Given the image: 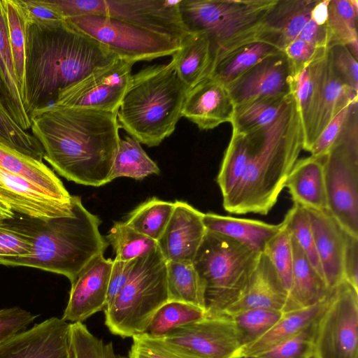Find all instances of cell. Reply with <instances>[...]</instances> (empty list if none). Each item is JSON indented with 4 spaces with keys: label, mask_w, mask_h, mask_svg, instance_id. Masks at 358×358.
Returning a JSON list of instances; mask_svg holds the SVG:
<instances>
[{
    "label": "cell",
    "mask_w": 358,
    "mask_h": 358,
    "mask_svg": "<svg viewBox=\"0 0 358 358\" xmlns=\"http://www.w3.org/2000/svg\"><path fill=\"white\" fill-rule=\"evenodd\" d=\"M284 220L289 232L298 245L317 273L324 279L315 249L310 218L306 209L299 204L294 203L292 207L286 213Z\"/></svg>",
    "instance_id": "obj_46"
},
{
    "label": "cell",
    "mask_w": 358,
    "mask_h": 358,
    "mask_svg": "<svg viewBox=\"0 0 358 358\" xmlns=\"http://www.w3.org/2000/svg\"><path fill=\"white\" fill-rule=\"evenodd\" d=\"M329 299L310 307L283 313L268 331L243 348L241 358H252L302 330L321 315Z\"/></svg>",
    "instance_id": "obj_31"
},
{
    "label": "cell",
    "mask_w": 358,
    "mask_h": 358,
    "mask_svg": "<svg viewBox=\"0 0 358 358\" xmlns=\"http://www.w3.org/2000/svg\"><path fill=\"white\" fill-rule=\"evenodd\" d=\"M1 2L15 74L23 99L25 85V45L29 22L18 0H1Z\"/></svg>",
    "instance_id": "obj_37"
},
{
    "label": "cell",
    "mask_w": 358,
    "mask_h": 358,
    "mask_svg": "<svg viewBox=\"0 0 358 358\" xmlns=\"http://www.w3.org/2000/svg\"><path fill=\"white\" fill-rule=\"evenodd\" d=\"M65 21L119 59L134 63L172 55L179 48L178 43L165 36L106 16L87 15Z\"/></svg>",
    "instance_id": "obj_11"
},
{
    "label": "cell",
    "mask_w": 358,
    "mask_h": 358,
    "mask_svg": "<svg viewBox=\"0 0 358 358\" xmlns=\"http://www.w3.org/2000/svg\"><path fill=\"white\" fill-rule=\"evenodd\" d=\"M329 0H318L310 13V19L319 25L327 23Z\"/></svg>",
    "instance_id": "obj_57"
},
{
    "label": "cell",
    "mask_w": 358,
    "mask_h": 358,
    "mask_svg": "<svg viewBox=\"0 0 358 358\" xmlns=\"http://www.w3.org/2000/svg\"><path fill=\"white\" fill-rule=\"evenodd\" d=\"M262 252L271 262L288 295L292 280L293 248L292 236L285 220L280 231L267 242Z\"/></svg>",
    "instance_id": "obj_42"
},
{
    "label": "cell",
    "mask_w": 358,
    "mask_h": 358,
    "mask_svg": "<svg viewBox=\"0 0 358 358\" xmlns=\"http://www.w3.org/2000/svg\"><path fill=\"white\" fill-rule=\"evenodd\" d=\"M168 301L166 261L156 246L135 259L126 285L103 310L105 324L122 338L143 334L157 310Z\"/></svg>",
    "instance_id": "obj_8"
},
{
    "label": "cell",
    "mask_w": 358,
    "mask_h": 358,
    "mask_svg": "<svg viewBox=\"0 0 358 358\" xmlns=\"http://www.w3.org/2000/svg\"><path fill=\"white\" fill-rule=\"evenodd\" d=\"M70 346L73 358H127L115 352L112 342L95 336L83 322L70 323Z\"/></svg>",
    "instance_id": "obj_45"
},
{
    "label": "cell",
    "mask_w": 358,
    "mask_h": 358,
    "mask_svg": "<svg viewBox=\"0 0 358 358\" xmlns=\"http://www.w3.org/2000/svg\"><path fill=\"white\" fill-rule=\"evenodd\" d=\"M174 208V202L152 197L130 212L124 221L141 234L157 242Z\"/></svg>",
    "instance_id": "obj_38"
},
{
    "label": "cell",
    "mask_w": 358,
    "mask_h": 358,
    "mask_svg": "<svg viewBox=\"0 0 358 358\" xmlns=\"http://www.w3.org/2000/svg\"><path fill=\"white\" fill-rule=\"evenodd\" d=\"M118 57L65 20L53 27L29 24L25 45L23 105L29 118L62 90Z\"/></svg>",
    "instance_id": "obj_3"
},
{
    "label": "cell",
    "mask_w": 358,
    "mask_h": 358,
    "mask_svg": "<svg viewBox=\"0 0 358 358\" xmlns=\"http://www.w3.org/2000/svg\"><path fill=\"white\" fill-rule=\"evenodd\" d=\"M0 201L15 213L39 219L71 215V201L64 202L26 179L0 167Z\"/></svg>",
    "instance_id": "obj_19"
},
{
    "label": "cell",
    "mask_w": 358,
    "mask_h": 358,
    "mask_svg": "<svg viewBox=\"0 0 358 358\" xmlns=\"http://www.w3.org/2000/svg\"><path fill=\"white\" fill-rule=\"evenodd\" d=\"M287 296L271 262L262 252L243 294L222 315L229 316L250 308H271L283 312Z\"/></svg>",
    "instance_id": "obj_23"
},
{
    "label": "cell",
    "mask_w": 358,
    "mask_h": 358,
    "mask_svg": "<svg viewBox=\"0 0 358 358\" xmlns=\"http://www.w3.org/2000/svg\"><path fill=\"white\" fill-rule=\"evenodd\" d=\"M357 20V0H329L327 21L329 46L346 45L356 59L358 55Z\"/></svg>",
    "instance_id": "obj_34"
},
{
    "label": "cell",
    "mask_w": 358,
    "mask_h": 358,
    "mask_svg": "<svg viewBox=\"0 0 358 358\" xmlns=\"http://www.w3.org/2000/svg\"><path fill=\"white\" fill-rule=\"evenodd\" d=\"M261 253L206 230L192 262L205 291L206 315H222L242 296Z\"/></svg>",
    "instance_id": "obj_7"
},
{
    "label": "cell",
    "mask_w": 358,
    "mask_h": 358,
    "mask_svg": "<svg viewBox=\"0 0 358 358\" xmlns=\"http://www.w3.org/2000/svg\"><path fill=\"white\" fill-rule=\"evenodd\" d=\"M205 316L204 310L192 305L168 301L157 310L143 334L152 338L162 337L178 327Z\"/></svg>",
    "instance_id": "obj_39"
},
{
    "label": "cell",
    "mask_w": 358,
    "mask_h": 358,
    "mask_svg": "<svg viewBox=\"0 0 358 358\" xmlns=\"http://www.w3.org/2000/svg\"><path fill=\"white\" fill-rule=\"evenodd\" d=\"M291 94L260 98L235 106L230 122L232 131L248 134L268 126L276 119Z\"/></svg>",
    "instance_id": "obj_33"
},
{
    "label": "cell",
    "mask_w": 358,
    "mask_h": 358,
    "mask_svg": "<svg viewBox=\"0 0 358 358\" xmlns=\"http://www.w3.org/2000/svg\"><path fill=\"white\" fill-rule=\"evenodd\" d=\"M159 173L157 164L147 155L137 140L130 136L120 138L111 171V181L120 177L141 180Z\"/></svg>",
    "instance_id": "obj_36"
},
{
    "label": "cell",
    "mask_w": 358,
    "mask_h": 358,
    "mask_svg": "<svg viewBox=\"0 0 358 358\" xmlns=\"http://www.w3.org/2000/svg\"><path fill=\"white\" fill-rule=\"evenodd\" d=\"M0 101L12 118L24 130L31 129L9 45L7 26L0 0Z\"/></svg>",
    "instance_id": "obj_30"
},
{
    "label": "cell",
    "mask_w": 358,
    "mask_h": 358,
    "mask_svg": "<svg viewBox=\"0 0 358 358\" xmlns=\"http://www.w3.org/2000/svg\"><path fill=\"white\" fill-rule=\"evenodd\" d=\"M278 1L180 0V11L188 31L207 35L213 69L236 49L259 41L266 16Z\"/></svg>",
    "instance_id": "obj_6"
},
{
    "label": "cell",
    "mask_w": 358,
    "mask_h": 358,
    "mask_svg": "<svg viewBox=\"0 0 358 358\" xmlns=\"http://www.w3.org/2000/svg\"><path fill=\"white\" fill-rule=\"evenodd\" d=\"M297 38L317 48L327 49L330 45V37L327 23L319 25L310 18Z\"/></svg>",
    "instance_id": "obj_56"
},
{
    "label": "cell",
    "mask_w": 358,
    "mask_h": 358,
    "mask_svg": "<svg viewBox=\"0 0 358 358\" xmlns=\"http://www.w3.org/2000/svg\"><path fill=\"white\" fill-rule=\"evenodd\" d=\"M293 78L283 51L269 56L226 86L235 106L292 94Z\"/></svg>",
    "instance_id": "obj_16"
},
{
    "label": "cell",
    "mask_w": 358,
    "mask_h": 358,
    "mask_svg": "<svg viewBox=\"0 0 358 358\" xmlns=\"http://www.w3.org/2000/svg\"><path fill=\"white\" fill-rule=\"evenodd\" d=\"M328 49L315 48L298 38L289 43L283 52L287 58L292 78L296 77L305 67L327 52Z\"/></svg>",
    "instance_id": "obj_50"
},
{
    "label": "cell",
    "mask_w": 358,
    "mask_h": 358,
    "mask_svg": "<svg viewBox=\"0 0 358 358\" xmlns=\"http://www.w3.org/2000/svg\"><path fill=\"white\" fill-rule=\"evenodd\" d=\"M343 280L358 290V238L348 235L343 261Z\"/></svg>",
    "instance_id": "obj_55"
},
{
    "label": "cell",
    "mask_w": 358,
    "mask_h": 358,
    "mask_svg": "<svg viewBox=\"0 0 358 358\" xmlns=\"http://www.w3.org/2000/svg\"><path fill=\"white\" fill-rule=\"evenodd\" d=\"M132 338L128 358H180L145 334Z\"/></svg>",
    "instance_id": "obj_53"
},
{
    "label": "cell",
    "mask_w": 358,
    "mask_h": 358,
    "mask_svg": "<svg viewBox=\"0 0 358 358\" xmlns=\"http://www.w3.org/2000/svg\"><path fill=\"white\" fill-rule=\"evenodd\" d=\"M113 260L103 254L92 259L71 283L69 298L62 319L67 322H83L105 309Z\"/></svg>",
    "instance_id": "obj_17"
},
{
    "label": "cell",
    "mask_w": 358,
    "mask_h": 358,
    "mask_svg": "<svg viewBox=\"0 0 358 358\" xmlns=\"http://www.w3.org/2000/svg\"><path fill=\"white\" fill-rule=\"evenodd\" d=\"M234 108L227 87L208 76L189 90L181 115L201 130H209L231 122Z\"/></svg>",
    "instance_id": "obj_20"
},
{
    "label": "cell",
    "mask_w": 358,
    "mask_h": 358,
    "mask_svg": "<svg viewBox=\"0 0 358 358\" xmlns=\"http://www.w3.org/2000/svg\"><path fill=\"white\" fill-rule=\"evenodd\" d=\"M169 301L185 303L206 312L204 288L192 263L166 262Z\"/></svg>",
    "instance_id": "obj_35"
},
{
    "label": "cell",
    "mask_w": 358,
    "mask_h": 358,
    "mask_svg": "<svg viewBox=\"0 0 358 358\" xmlns=\"http://www.w3.org/2000/svg\"><path fill=\"white\" fill-rule=\"evenodd\" d=\"M203 214L187 202H174L171 218L157 241L166 262L192 263L206 233Z\"/></svg>",
    "instance_id": "obj_18"
},
{
    "label": "cell",
    "mask_w": 358,
    "mask_h": 358,
    "mask_svg": "<svg viewBox=\"0 0 358 358\" xmlns=\"http://www.w3.org/2000/svg\"><path fill=\"white\" fill-rule=\"evenodd\" d=\"M71 358H73V356H72V355H71Z\"/></svg>",
    "instance_id": "obj_59"
},
{
    "label": "cell",
    "mask_w": 358,
    "mask_h": 358,
    "mask_svg": "<svg viewBox=\"0 0 358 358\" xmlns=\"http://www.w3.org/2000/svg\"><path fill=\"white\" fill-rule=\"evenodd\" d=\"M153 338L180 358H241L236 327L226 315H206Z\"/></svg>",
    "instance_id": "obj_12"
},
{
    "label": "cell",
    "mask_w": 358,
    "mask_h": 358,
    "mask_svg": "<svg viewBox=\"0 0 358 358\" xmlns=\"http://www.w3.org/2000/svg\"><path fill=\"white\" fill-rule=\"evenodd\" d=\"M324 157L310 155L297 160L285 184L294 203L306 209L327 210Z\"/></svg>",
    "instance_id": "obj_25"
},
{
    "label": "cell",
    "mask_w": 358,
    "mask_h": 358,
    "mask_svg": "<svg viewBox=\"0 0 358 358\" xmlns=\"http://www.w3.org/2000/svg\"><path fill=\"white\" fill-rule=\"evenodd\" d=\"M203 222L207 231L229 237L248 248L262 252L267 242L281 229L278 224L262 221L204 213Z\"/></svg>",
    "instance_id": "obj_27"
},
{
    "label": "cell",
    "mask_w": 358,
    "mask_h": 358,
    "mask_svg": "<svg viewBox=\"0 0 358 358\" xmlns=\"http://www.w3.org/2000/svg\"><path fill=\"white\" fill-rule=\"evenodd\" d=\"M43 159L77 184L100 187L110 182L120 137L117 112L56 106L30 117Z\"/></svg>",
    "instance_id": "obj_2"
},
{
    "label": "cell",
    "mask_w": 358,
    "mask_h": 358,
    "mask_svg": "<svg viewBox=\"0 0 358 358\" xmlns=\"http://www.w3.org/2000/svg\"><path fill=\"white\" fill-rule=\"evenodd\" d=\"M70 322L50 317L0 343V358H71Z\"/></svg>",
    "instance_id": "obj_15"
},
{
    "label": "cell",
    "mask_w": 358,
    "mask_h": 358,
    "mask_svg": "<svg viewBox=\"0 0 358 358\" xmlns=\"http://www.w3.org/2000/svg\"><path fill=\"white\" fill-rule=\"evenodd\" d=\"M0 143L27 156L43 161L44 151L40 142L12 118L1 101Z\"/></svg>",
    "instance_id": "obj_44"
},
{
    "label": "cell",
    "mask_w": 358,
    "mask_h": 358,
    "mask_svg": "<svg viewBox=\"0 0 358 358\" xmlns=\"http://www.w3.org/2000/svg\"><path fill=\"white\" fill-rule=\"evenodd\" d=\"M29 24L41 27H53L62 24L64 19L45 0H18Z\"/></svg>",
    "instance_id": "obj_51"
},
{
    "label": "cell",
    "mask_w": 358,
    "mask_h": 358,
    "mask_svg": "<svg viewBox=\"0 0 358 358\" xmlns=\"http://www.w3.org/2000/svg\"><path fill=\"white\" fill-rule=\"evenodd\" d=\"M292 248V280L283 313L315 305L331 292L293 237Z\"/></svg>",
    "instance_id": "obj_26"
},
{
    "label": "cell",
    "mask_w": 358,
    "mask_h": 358,
    "mask_svg": "<svg viewBox=\"0 0 358 358\" xmlns=\"http://www.w3.org/2000/svg\"><path fill=\"white\" fill-rule=\"evenodd\" d=\"M38 315L15 306L0 310V343L25 331Z\"/></svg>",
    "instance_id": "obj_49"
},
{
    "label": "cell",
    "mask_w": 358,
    "mask_h": 358,
    "mask_svg": "<svg viewBox=\"0 0 358 358\" xmlns=\"http://www.w3.org/2000/svg\"><path fill=\"white\" fill-rule=\"evenodd\" d=\"M282 314V311L275 309L250 308L240 311L229 315V317L234 322L239 340L243 348L268 331L278 321Z\"/></svg>",
    "instance_id": "obj_41"
},
{
    "label": "cell",
    "mask_w": 358,
    "mask_h": 358,
    "mask_svg": "<svg viewBox=\"0 0 358 358\" xmlns=\"http://www.w3.org/2000/svg\"><path fill=\"white\" fill-rule=\"evenodd\" d=\"M71 215L39 219L15 213L6 220L30 241L29 254L0 257V264L38 268L66 277L71 284L94 257L103 254L108 243L99 231L100 219L71 196Z\"/></svg>",
    "instance_id": "obj_4"
},
{
    "label": "cell",
    "mask_w": 358,
    "mask_h": 358,
    "mask_svg": "<svg viewBox=\"0 0 358 358\" xmlns=\"http://www.w3.org/2000/svg\"><path fill=\"white\" fill-rule=\"evenodd\" d=\"M189 90L171 60L143 68L132 74L117 113L120 127L140 143L159 145L182 117Z\"/></svg>",
    "instance_id": "obj_5"
},
{
    "label": "cell",
    "mask_w": 358,
    "mask_h": 358,
    "mask_svg": "<svg viewBox=\"0 0 358 358\" xmlns=\"http://www.w3.org/2000/svg\"><path fill=\"white\" fill-rule=\"evenodd\" d=\"M115 253V259L130 261L157 246V242L136 231L124 222H116L106 236Z\"/></svg>",
    "instance_id": "obj_40"
},
{
    "label": "cell",
    "mask_w": 358,
    "mask_h": 358,
    "mask_svg": "<svg viewBox=\"0 0 358 358\" xmlns=\"http://www.w3.org/2000/svg\"><path fill=\"white\" fill-rule=\"evenodd\" d=\"M31 248L29 238L6 221L0 224V257L25 256Z\"/></svg>",
    "instance_id": "obj_52"
},
{
    "label": "cell",
    "mask_w": 358,
    "mask_h": 358,
    "mask_svg": "<svg viewBox=\"0 0 358 358\" xmlns=\"http://www.w3.org/2000/svg\"><path fill=\"white\" fill-rule=\"evenodd\" d=\"M318 0H278L268 13L259 41L283 50L299 36Z\"/></svg>",
    "instance_id": "obj_24"
},
{
    "label": "cell",
    "mask_w": 358,
    "mask_h": 358,
    "mask_svg": "<svg viewBox=\"0 0 358 358\" xmlns=\"http://www.w3.org/2000/svg\"><path fill=\"white\" fill-rule=\"evenodd\" d=\"M134 262L135 259L130 261L113 259L109 278L106 308L113 301L126 285L133 268Z\"/></svg>",
    "instance_id": "obj_54"
},
{
    "label": "cell",
    "mask_w": 358,
    "mask_h": 358,
    "mask_svg": "<svg viewBox=\"0 0 358 358\" xmlns=\"http://www.w3.org/2000/svg\"><path fill=\"white\" fill-rule=\"evenodd\" d=\"M171 56L178 77L189 89L212 72L210 44L203 31H188Z\"/></svg>",
    "instance_id": "obj_29"
},
{
    "label": "cell",
    "mask_w": 358,
    "mask_h": 358,
    "mask_svg": "<svg viewBox=\"0 0 358 358\" xmlns=\"http://www.w3.org/2000/svg\"><path fill=\"white\" fill-rule=\"evenodd\" d=\"M303 148V130L292 94L268 126L248 134L232 131L217 176L224 210L267 215Z\"/></svg>",
    "instance_id": "obj_1"
},
{
    "label": "cell",
    "mask_w": 358,
    "mask_h": 358,
    "mask_svg": "<svg viewBox=\"0 0 358 358\" xmlns=\"http://www.w3.org/2000/svg\"><path fill=\"white\" fill-rule=\"evenodd\" d=\"M356 103L357 101L346 106L331 120L310 148V155L322 157L327 154L344 131L352 107Z\"/></svg>",
    "instance_id": "obj_48"
},
{
    "label": "cell",
    "mask_w": 358,
    "mask_h": 358,
    "mask_svg": "<svg viewBox=\"0 0 358 358\" xmlns=\"http://www.w3.org/2000/svg\"><path fill=\"white\" fill-rule=\"evenodd\" d=\"M317 358H358V290L343 280L317 320Z\"/></svg>",
    "instance_id": "obj_13"
},
{
    "label": "cell",
    "mask_w": 358,
    "mask_h": 358,
    "mask_svg": "<svg viewBox=\"0 0 358 358\" xmlns=\"http://www.w3.org/2000/svg\"><path fill=\"white\" fill-rule=\"evenodd\" d=\"M134 64L118 58L62 90L53 104L117 113Z\"/></svg>",
    "instance_id": "obj_14"
},
{
    "label": "cell",
    "mask_w": 358,
    "mask_h": 358,
    "mask_svg": "<svg viewBox=\"0 0 358 358\" xmlns=\"http://www.w3.org/2000/svg\"><path fill=\"white\" fill-rule=\"evenodd\" d=\"M357 103L341 136L324 157L327 210L349 235L358 238Z\"/></svg>",
    "instance_id": "obj_10"
},
{
    "label": "cell",
    "mask_w": 358,
    "mask_h": 358,
    "mask_svg": "<svg viewBox=\"0 0 358 358\" xmlns=\"http://www.w3.org/2000/svg\"><path fill=\"white\" fill-rule=\"evenodd\" d=\"M0 167L19 176L55 198L70 203L71 195L62 182L43 161L0 143Z\"/></svg>",
    "instance_id": "obj_28"
},
{
    "label": "cell",
    "mask_w": 358,
    "mask_h": 358,
    "mask_svg": "<svg viewBox=\"0 0 358 358\" xmlns=\"http://www.w3.org/2000/svg\"><path fill=\"white\" fill-rule=\"evenodd\" d=\"M358 92L334 73L328 55L309 122L303 131V150L310 151L322 131L346 106L357 101Z\"/></svg>",
    "instance_id": "obj_22"
},
{
    "label": "cell",
    "mask_w": 358,
    "mask_h": 358,
    "mask_svg": "<svg viewBox=\"0 0 358 358\" xmlns=\"http://www.w3.org/2000/svg\"><path fill=\"white\" fill-rule=\"evenodd\" d=\"M65 20L87 15L114 18L165 36L178 43L188 31L180 0H46Z\"/></svg>",
    "instance_id": "obj_9"
},
{
    "label": "cell",
    "mask_w": 358,
    "mask_h": 358,
    "mask_svg": "<svg viewBox=\"0 0 358 358\" xmlns=\"http://www.w3.org/2000/svg\"><path fill=\"white\" fill-rule=\"evenodd\" d=\"M280 52L282 51L262 41L246 44L220 60L210 76L227 86L265 58Z\"/></svg>",
    "instance_id": "obj_32"
},
{
    "label": "cell",
    "mask_w": 358,
    "mask_h": 358,
    "mask_svg": "<svg viewBox=\"0 0 358 358\" xmlns=\"http://www.w3.org/2000/svg\"><path fill=\"white\" fill-rule=\"evenodd\" d=\"M324 280L329 290L343 280V261L348 234L327 210L306 209Z\"/></svg>",
    "instance_id": "obj_21"
},
{
    "label": "cell",
    "mask_w": 358,
    "mask_h": 358,
    "mask_svg": "<svg viewBox=\"0 0 358 358\" xmlns=\"http://www.w3.org/2000/svg\"><path fill=\"white\" fill-rule=\"evenodd\" d=\"M328 58L336 76L358 92V64L346 45L334 44L328 49Z\"/></svg>",
    "instance_id": "obj_47"
},
{
    "label": "cell",
    "mask_w": 358,
    "mask_h": 358,
    "mask_svg": "<svg viewBox=\"0 0 358 358\" xmlns=\"http://www.w3.org/2000/svg\"><path fill=\"white\" fill-rule=\"evenodd\" d=\"M15 213L3 202L0 201V224L13 217Z\"/></svg>",
    "instance_id": "obj_58"
},
{
    "label": "cell",
    "mask_w": 358,
    "mask_h": 358,
    "mask_svg": "<svg viewBox=\"0 0 358 358\" xmlns=\"http://www.w3.org/2000/svg\"><path fill=\"white\" fill-rule=\"evenodd\" d=\"M318 318L296 334L252 358H317Z\"/></svg>",
    "instance_id": "obj_43"
}]
</instances>
